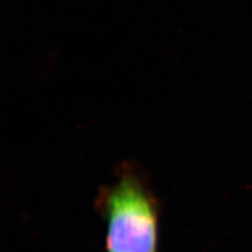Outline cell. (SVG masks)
<instances>
[{"label": "cell", "mask_w": 252, "mask_h": 252, "mask_svg": "<svg viewBox=\"0 0 252 252\" xmlns=\"http://www.w3.org/2000/svg\"><path fill=\"white\" fill-rule=\"evenodd\" d=\"M98 204L106 222L107 252H157L159 204L137 168L122 167Z\"/></svg>", "instance_id": "obj_1"}]
</instances>
